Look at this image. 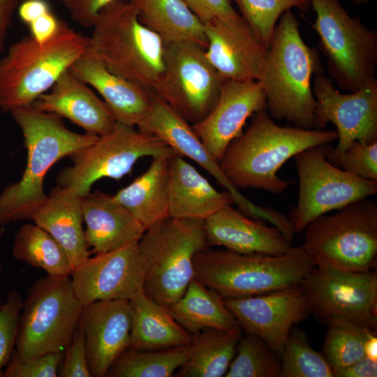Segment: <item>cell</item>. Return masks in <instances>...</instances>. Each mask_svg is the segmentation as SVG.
<instances>
[{
    "label": "cell",
    "mask_w": 377,
    "mask_h": 377,
    "mask_svg": "<svg viewBox=\"0 0 377 377\" xmlns=\"http://www.w3.org/2000/svg\"><path fill=\"white\" fill-rule=\"evenodd\" d=\"M50 11V6L47 0H24L17 10L20 20L27 26Z\"/></svg>",
    "instance_id": "cell-48"
},
{
    "label": "cell",
    "mask_w": 377,
    "mask_h": 377,
    "mask_svg": "<svg viewBox=\"0 0 377 377\" xmlns=\"http://www.w3.org/2000/svg\"><path fill=\"white\" fill-rule=\"evenodd\" d=\"M89 47V37L63 20L56 34L43 44L30 34L11 44L0 59V111L10 113L31 105Z\"/></svg>",
    "instance_id": "cell-4"
},
{
    "label": "cell",
    "mask_w": 377,
    "mask_h": 377,
    "mask_svg": "<svg viewBox=\"0 0 377 377\" xmlns=\"http://www.w3.org/2000/svg\"><path fill=\"white\" fill-rule=\"evenodd\" d=\"M31 106L68 119L85 133L97 136L109 132L117 123L103 99L70 70Z\"/></svg>",
    "instance_id": "cell-22"
},
{
    "label": "cell",
    "mask_w": 377,
    "mask_h": 377,
    "mask_svg": "<svg viewBox=\"0 0 377 377\" xmlns=\"http://www.w3.org/2000/svg\"><path fill=\"white\" fill-rule=\"evenodd\" d=\"M82 309L70 276L47 275L38 279L24 300L15 353L22 360L47 353H64Z\"/></svg>",
    "instance_id": "cell-9"
},
{
    "label": "cell",
    "mask_w": 377,
    "mask_h": 377,
    "mask_svg": "<svg viewBox=\"0 0 377 377\" xmlns=\"http://www.w3.org/2000/svg\"><path fill=\"white\" fill-rule=\"evenodd\" d=\"M207 247L203 220L169 217L147 229L138 241L144 293L168 308L194 279V257Z\"/></svg>",
    "instance_id": "cell-7"
},
{
    "label": "cell",
    "mask_w": 377,
    "mask_h": 377,
    "mask_svg": "<svg viewBox=\"0 0 377 377\" xmlns=\"http://www.w3.org/2000/svg\"><path fill=\"white\" fill-rule=\"evenodd\" d=\"M314 267L301 246L281 256L207 247L193 260L194 278L223 299L246 298L300 284Z\"/></svg>",
    "instance_id": "cell-5"
},
{
    "label": "cell",
    "mask_w": 377,
    "mask_h": 377,
    "mask_svg": "<svg viewBox=\"0 0 377 377\" xmlns=\"http://www.w3.org/2000/svg\"><path fill=\"white\" fill-rule=\"evenodd\" d=\"M208 246H223L240 253L281 256L293 246L275 226L254 219L227 205L204 221Z\"/></svg>",
    "instance_id": "cell-23"
},
{
    "label": "cell",
    "mask_w": 377,
    "mask_h": 377,
    "mask_svg": "<svg viewBox=\"0 0 377 377\" xmlns=\"http://www.w3.org/2000/svg\"><path fill=\"white\" fill-rule=\"evenodd\" d=\"M82 326L92 377H105L130 346L131 313L128 300H101L83 307Z\"/></svg>",
    "instance_id": "cell-21"
},
{
    "label": "cell",
    "mask_w": 377,
    "mask_h": 377,
    "mask_svg": "<svg viewBox=\"0 0 377 377\" xmlns=\"http://www.w3.org/2000/svg\"><path fill=\"white\" fill-rule=\"evenodd\" d=\"M354 3L356 4H366L369 2L370 0H351Z\"/></svg>",
    "instance_id": "cell-50"
},
{
    "label": "cell",
    "mask_w": 377,
    "mask_h": 377,
    "mask_svg": "<svg viewBox=\"0 0 377 377\" xmlns=\"http://www.w3.org/2000/svg\"><path fill=\"white\" fill-rule=\"evenodd\" d=\"M189 345L161 350H138L128 347L112 364L105 376H173L185 362Z\"/></svg>",
    "instance_id": "cell-34"
},
{
    "label": "cell",
    "mask_w": 377,
    "mask_h": 377,
    "mask_svg": "<svg viewBox=\"0 0 377 377\" xmlns=\"http://www.w3.org/2000/svg\"><path fill=\"white\" fill-rule=\"evenodd\" d=\"M129 1L135 6L140 22L165 45L193 43L207 47L204 24L182 0Z\"/></svg>",
    "instance_id": "cell-30"
},
{
    "label": "cell",
    "mask_w": 377,
    "mask_h": 377,
    "mask_svg": "<svg viewBox=\"0 0 377 377\" xmlns=\"http://www.w3.org/2000/svg\"><path fill=\"white\" fill-rule=\"evenodd\" d=\"M267 110L266 96L258 80H226L212 111L191 125L210 155L219 163L229 144L242 133L248 118Z\"/></svg>",
    "instance_id": "cell-20"
},
{
    "label": "cell",
    "mask_w": 377,
    "mask_h": 377,
    "mask_svg": "<svg viewBox=\"0 0 377 377\" xmlns=\"http://www.w3.org/2000/svg\"><path fill=\"white\" fill-rule=\"evenodd\" d=\"M245 334L262 338L279 356L293 327L311 313L301 283L239 299H223Z\"/></svg>",
    "instance_id": "cell-18"
},
{
    "label": "cell",
    "mask_w": 377,
    "mask_h": 377,
    "mask_svg": "<svg viewBox=\"0 0 377 377\" xmlns=\"http://www.w3.org/2000/svg\"><path fill=\"white\" fill-rule=\"evenodd\" d=\"M310 312L325 325L340 319L377 330V272L318 263L301 281Z\"/></svg>",
    "instance_id": "cell-14"
},
{
    "label": "cell",
    "mask_w": 377,
    "mask_h": 377,
    "mask_svg": "<svg viewBox=\"0 0 377 377\" xmlns=\"http://www.w3.org/2000/svg\"><path fill=\"white\" fill-rule=\"evenodd\" d=\"M301 246L313 262L364 272L377 266V203L352 202L332 215L323 214L306 227Z\"/></svg>",
    "instance_id": "cell-8"
},
{
    "label": "cell",
    "mask_w": 377,
    "mask_h": 377,
    "mask_svg": "<svg viewBox=\"0 0 377 377\" xmlns=\"http://www.w3.org/2000/svg\"><path fill=\"white\" fill-rule=\"evenodd\" d=\"M94 89L116 121L137 126L151 105V92L110 71L89 49L69 69Z\"/></svg>",
    "instance_id": "cell-24"
},
{
    "label": "cell",
    "mask_w": 377,
    "mask_h": 377,
    "mask_svg": "<svg viewBox=\"0 0 377 377\" xmlns=\"http://www.w3.org/2000/svg\"><path fill=\"white\" fill-rule=\"evenodd\" d=\"M23 304L16 289L9 291L6 300L0 303V377L15 350Z\"/></svg>",
    "instance_id": "cell-39"
},
{
    "label": "cell",
    "mask_w": 377,
    "mask_h": 377,
    "mask_svg": "<svg viewBox=\"0 0 377 377\" xmlns=\"http://www.w3.org/2000/svg\"><path fill=\"white\" fill-rule=\"evenodd\" d=\"M24 0H0V53L6 48V39L13 17Z\"/></svg>",
    "instance_id": "cell-47"
},
{
    "label": "cell",
    "mask_w": 377,
    "mask_h": 377,
    "mask_svg": "<svg viewBox=\"0 0 377 377\" xmlns=\"http://www.w3.org/2000/svg\"><path fill=\"white\" fill-rule=\"evenodd\" d=\"M63 355L62 353H51L22 360L14 350L2 377H56Z\"/></svg>",
    "instance_id": "cell-41"
},
{
    "label": "cell",
    "mask_w": 377,
    "mask_h": 377,
    "mask_svg": "<svg viewBox=\"0 0 377 377\" xmlns=\"http://www.w3.org/2000/svg\"><path fill=\"white\" fill-rule=\"evenodd\" d=\"M12 254L16 260L50 276H71L74 269L63 246L34 223L23 224L16 232Z\"/></svg>",
    "instance_id": "cell-33"
},
{
    "label": "cell",
    "mask_w": 377,
    "mask_h": 377,
    "mask_svg": "<svg viewBox=\"0 0 377 377\" xmlns=\"http://www.w3.org/2000/svg\"><path fill=\"white\" fill-rule=\"evenodd\" d=\"M234 203L231 194L217 191L195 167L176 154L170 158L169 216L205 221Z\"/></svg>",
    "instance_id": "cell-26"
},
{
    "label": "cell",
    "mask_w": 377,
    "mask_h": 377,
    "mask_svg": "<svg viewBox=\"0 0 377 377\" xmlns=\"http://www.w3.org/2000/svg\"><path fill=\"white\" fill-rule=\"evenodd\" d=\"M334 166L362 179L377 182V142L362 144L353 141Z\"/></svg>",
    "instance_id": "cell-40"
},
{
    "label": "cell",
    "mask_w": 377,
    "mask_h": 377,
    "mask_svg": "<svg viewBox=\"0 0 377 377\" xmlns=\"http://www.w3.org/2000/svg\"><path fill=\"white\" fill-rule=\"evenodd\" d=\"M145 267L135 242L89 257L73 269L70 277L74 293L86 306L101 300H128L143 291Z\"/></svg>",
    "instance_id": "cell-17"
},
{
    "label": "cell",
    "mask_w": 377,
    "mask_h": 377,
    "mask_svg": "<svg viewBox=\"0 0 377 377\" xmlns=\"http://www.w3.org/2000/svg\"><path fill=\"white\" fill-rule=\"evenodd\" d=\"M253 116L251 125L229 144L219 161L224 175L238 189L282 193L291 182L276 173L288 159L309 147L338 139L336 130L281 126L267 110Z\"/></svg>",
    "instance_id": "cell-2"
},
{
    "label": "cell",
    "mask_w": 377,
    "mask_h": 377,
    "mask_svg": "<svg viewBox=\"0 0 377 377\" xmlns=\"http://www.w3.org/2000/svg\"><path fill=\"white\" fill-rule=\"evenodd\" d=\"M60 21L52 11L45 13L28 25L30 35L37 43L43 44L56 34Z\"/></svg>",
    "instance_id": "cell-45"
},
{
    "label": "cell",
    "mask_w": 377,
    "mask_h": 377,
    "mask_svg": "<svg viewBox=\"0 0 377 377\" xmlns=\"http://www.w3.org/2000/svg\"><path fill=\"white\" fill-rule=\"evenodd\" d=\"M281 377H334V371L323 354L313 350L301 330L294 326L282 353Z\"/></svg>",
    "instance_id": "cell-37"
},
{
    "label": "cell",
    "mask_w": 377,
    "mask_h": 377,
    "mask_svg": "<svg viewBox=\"0 0 377 377\" xmlns=\"http://www.w3.org/2000/svg\"><path fill=\"white\" fill-rule=\"evenodd\" d=\"M323 71L318 50L304 43L297 19L286 10L276 24L258 80L270 117L296 128L315 129L316 103L311 80Z\"/></svg>",
    "instance_id": "cell-3"
},
{
    "label": "cell",
    "mask_w": 377,
    "mask_h": 377,
    "mask_svg": "<svg viewBox=\"0 0 377 377\" xmlns=\"http://www.w3.org/2000/svg\"><path fill=\"white\" fill-rule=\"evenodd\" d=\"M22 131L27 164L20 179L8 184L0 193V226L31 221L45 202L44 179L60 159L94 143L97 135L68 129L62 118L31 105L10 113Z\"/></svg>",
    "instance_id": "cell-1"
},
{
    "label": "cell",
    "mask_w": 377,
    "mask_h": 377,
    "mask_svg": "<svg viewBox=\"0 0 377 377\" xmlns=\"http://www.w3.org/2000/svg\"><path fill=\"white\" fill-rule=\"evenodd\" d=\"M63 357L59 377H91L84 330L80 321Z\"/></svg>",
    "instance_id": "cell-42"
},
{
    "label": "cell",
    "mask_w": 377,
    "mask_h": 377,
    "mask_svg": "<svg viewBox=\"0 0 377 377\" xmlns=\"http://www.w3.org/2000/svg\"><path fill=\"white\" fill-rule=\"evenodd\" d=\"M377 360L364 356L342 368L334 369V377H376Z\"/></svg>",
    "instance_id": "cell-46"
},
{
    "label": "cell",
    "mask_w": 377,
    "mask_h": 377,
    "mask_svg": "<svg viewBox=\"0 0 377 377\" xmlns=\"http://www.w3.org/2000/svg\"><path fill=\"white\" fill-rule=\"evenodd\" d=\"M118 0H61L71 20L84 27H92L101 10Z\"/></svg>",
    "instance_id": "cell-44"
},
{
    "label": "cell",
    "mask_w": 377,
    "mask_h": 377,
    "mask_svg": "<svg viewBox=\"0 0 377 377\" xmlns=\"http://www.w3.org/2000/svg\"><path fill=\"white\" fill-rule=\"evenodd\" d=\"M323 355L334 369L348 366L364 356V343L372 331L344 320L326 323Z\"/></svg>",
    "instance_id": "cell-36"
},
{
    "label": "cell",
    "mask_w": 377,
    "mask_h": 377,
    "mask_svg": "<svg viewBox=\"0 0 377 377\" xmlns=\"http://www.w3.org/2000/svg\"><path fill=\"white\" fill-rule=\"evenodd\" d=\"M3 232H4V229L3 228L0 229V238L3 235Z\"/></svg>",
    "instance_id": "cell-51"
},
{
    "label": "cell",
    "mask_w": 377,
    "mask_h": 377,
    "mask_svg": "<svg viewBox=\"0 0 377 377\" xmlns=\"http://www.w3.org/2000/svg\"><path fill=\"white\" fill-rule=\"evenodd\" d=\"M207 45L205 54L226 79L259 80L263 74L267 48L240 15L214 19L204 24Z\"/></svg>",
    "instance_id": "cell-19"
},
{
    "label": "cell",
    "mask_w": 377,
    "mask_h": 377,
    "mask_svg": "<svg viewBox=\"0 0 377 377\" xmlns=\"http://www.w3.org/2000/svg\"><path fill=\"white\" fill-rule=\"evenodd\" d=\"M153 158L149 168L113 195L147 230L169 218L170 158Z\"/></svg>",
    "instance_id": "cell-28"
},
{
    "label": "cell",
    "mask_w": 377,
    "mask_h": 377,
    "mask_svg": "<svg viewBox=\"0 0 377 377\" xmlns=\"http://www.w3.org/2000/svg\"><path fill=\"white\" fill-rule=\"evenodd\" d=\"M131 313L130 348L161 350L188 346L192 336L172 317L168 308L141 291L129 300Z\"/></svg>",
    "instance_id": "cell-29"
},
{
    "label": "cell",
    "mask_w": 377,
    "mask_h": 377,
    "mask_svg": "<svg viewBox=\"0 0 377 377\" xmlns=\"http://www.w3.org/2000/svg\"><path fill=\"white\" fill-rule=\"evenodd\" d=\"M256 36L267 49L276 24L283 13L297 8L306 12L309 0H231Z\"/></svg>",
    "instance_id": "cell-38"
},
{
    "label": "cell",
    "mask_w": 377,
    "mask_h": 377,
    "mask_svg": "<svg viewBox=\"0 0 377 377\" xmlns=\"http://www.w3.org/2000/svg\"><path fill=\"white\" fill-rule=\"evenodd\" d=\"M242 336L241 328H206L192 336L185 362L178 377H221L226 374Z\"/></svg>",
    "instance_id": "cell-31"
},
{
    "label": "cell",
    "mask_w": 377,
    "mask_h": 377,
    "mask_svg": "<svg viewBox=\"0 0 377 377\" xmlns=\"http://www.w3.org/2000/svg\"><path fill=\"white\" fill-rule=\"evenodd\" d=\"M92 29L90 51L110 71L152 93L163 69L165 44L140 22L134 4H108Z\"/></svg>",
    "instance_id": "cell-6"
},
{
    "label": "cell",
    "mask_w": 377,
    "mask_h": 377,
    "mask_svg": "<svg viewBox=\"0 0 377 377\" xmlns=\"http://www.w3.org/2000/svg\"><path fill=\"white\" fill-rule=\"evenodd\" d=\"M330 143L309 147L293 158L299 178V197L287 216L294 232L318 217L377 193V182L333 165L327 161Z\"/></svg>",
    "instance_id": "cell-12"
},
{
    "label": "cell",
    "mask_w": 377,
    "mask_h": 377,
    "mask_svg": "<svg viewBox=\"0 0 377 377\" xmlns=\"http://www.w3.org/2000/svg\"><path fill=\"white\" fill-rule=\"evenodd\" d=\"M313 93L316 99L315 129L329 122L337 128L338 144L327 155L335 165L353 141L377 142V77L357 91L341 93L335 89L324 71L315 75Z\"/></svg>",
    "instance_id": "cell-15"
},
{
    "label": "cell",
    "mask_w": 377,
    "mask_h": 377,
    "mask_svg": "<svg viewBox=\"0 0 377 377\" xmlns=\"http://www.w3.org/2000/svg\"><path fill=\"white\" fill-rule=\"evenodd\" d=\"M137 127L142 131L156 135L178 155L189 158L207 170L221 187L231 194L234 203L246 216L268 221L278 228L285 225L286 216L283 214L256 205L245 197L224 175L219 163L206 149L192 126L153 93L151 108Z\"/></svg>",
    "instance_id": "cell-16"
},
{
    "label": "cell",
    "mask_w": 377,
    "mask_h": 377,
    "mask_svg": "<svg viewBox=\"0 0 377 377\" xmlns=\"http://www.w3.org/2000/svg\"><path fill=\"white\" fill-rule=\"evenodd\" d=\"M226 80L207 59L204 47L173 43L165 45L163 69L152 93L193 125L214 108Z\"/></svg>",
    "instance_id": "cell-13"
},
{
    "label": "cell",
    "mask_w": 377,
    "mask_h": 377,
    "mask_svg": "<svg viewBox=\"0 0 377 377\" xmlns=\"http://www.w3.org/2000/svg\"><path fill=\"white\" fill-rule=\"evenodd\" d=\"M316 17L313 28L327 58L331 80L350 93L376 77L377 34L339 0H309Z\"/></svg>",
    "instance_id": "cell-10"
},
{
    "label": "cell",
    "mask_w": 377,
    "mask_h": 377,
    "mask_svg": "<svg viewBox=\"0 0 377 377\" xmlns=\"http://www.w3.org/2000/svg\"><path fill=\"white\" fill-rule=\"evenodd\" d=\"M364 356L377 360V334L372 331L369 334L364 346Z\"/></svg>",
    "instance_id": "cell-49"
},
{
    "label": "cell",
    "mask_w": 377,
    "mask_h": 377,
    "mask_svg": "<svg viewBox=\"0 0 377 377\" xmlns=\"http://www.w3.org/2000/svg\"><path fill=\"white\" fill-rule=\"evenodd\" d=\"M168 309L175 320L191 336L206 328H241L223 298L195 278L184 295Z\"/></svg>",
    "instance_id": "cell-32"
},
{
    "label": "cell",
    "mask_w": 377,
    "mask_h": 377,
    "mask_svg": "<svg viewBox=\"0 0 377 377\" xmlns=\"http://www.w3.org/2000/svg\"><path fill=\"white\" fill-rule=\"evenodd\" d=\"M176 154L156 135L117 123L94 143L69 156L72 165L59 172L57 186L71 188L82 196L90 192L100 179L122 178L142 157Z\"/></svg>",
    "instance_id": "cell-11"
},
{
    "label": "cell",
    "mask_w": 377,
    "mask_h": 377,
    "mask_svg": "<svg viewBox=\"0 0 377 377\" xmlns=\"http://www.w3.org/2000/svg\"><path fill=\"white\" fill-rule=\"evenodd\" d=\"M225 377H281L280 356L260 337L242 336Z\"/></svg>",
    "instance_id": "cell-35"
},
{
    "label": "cell",
    "mask_w": 377,
    "mask_h": 377,
    "mask_svg": "<svg viewBox=\"0 0 377 377\" xmlns=\"http://www.w3.org/2000/svg\"><path fill=\"white\" fill-rule=\"evenodd\" d=\"M31 221L63 246L74 268L90 257L82 225L80 196L72 189L59 186L53 188Z\"/></svg>",
    "instance_id": "cell-27"
},
{
    "label": "cell",
    "mask_w": 377,
    "mask_h": 377,
    "mask_svg": "<svg viewBox=\"0 0 377 377\" xmlns=\"http://www.w3.org/2000/svg\"><path fill=\"white\" fill-rule=\"evenodd\" d=\"M86 223L85 239L91 253H103L138 242L145 228L121 205L100 191L80 196Z\"/></svg>",
    "instance_id": "cell-25"
},
{
    "label": "cell",
    "mask_w": 377,
    "mask_h": 377,
    "mask_svg": "<svg viewBox=\"0 0 377 377\" xmlns=\"http://www.w3.org/2000/svg\"><path fill=\"white\" fill-rule=\"evenodd\" d=\"M204 24L214 19L233 18L239 15L231 0H182Z\"/></svg>",
    "instance_id": "cell-43"
}]
</instances>
